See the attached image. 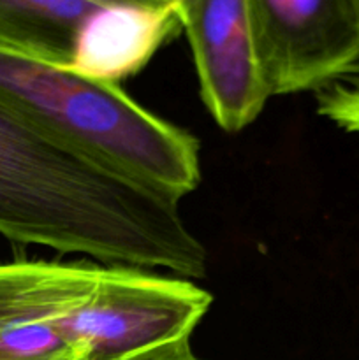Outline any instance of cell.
<instances>
[{
  "label": "cell",
  "mask_w": 359,
  "mask_h": 360,
  "mask_svg": "<svg viewBox=\"0 0 359 360\" xmlns=\"http://www.w3.org/2000/svg\"><path fill=\"white\" fill-rule=\"evenodd\" d=\"M211 301L187 278L83 262L73 329L90 360H130L189 341Z\"/></svg>",
  "instance_id": "cell-3"
},
{
  "label": "cell",
  "mask_w": 359,
  "mask_h": 360,
  "mask_svg": "<svg viewBox=\"0 0 359 360\" xmlns=\"http://www.w3.org/2000/svg\"><path fill=\"white\" fill-rule=\"evenodd\" d=\"M180 30L182 14L169 2L102 4L81 23L69 69L118 84L144 69Z\"/></svg>",
  "instance_id": "cell-7"
},
{
  "label": "cell",
  "mask_w": 359,
  "mask_h": 360,
  "mask_svg": "<svg viewBox=\"0 0 359 360\" xmlns=\"http://www.w3.org/2000/svg\"><path fill=\"white\" fill-rule=\"evenodd\" d=\"M130 360H203L194 354L192 347L189 341H180V343L169 345V347L160 348V350L150 352L141 357L130 359Z\"/></svg>",
  "instance_id": "cell-10"
},
{
  "label": "cell",
  "mask_w": 359,
  "mask_h": 360,
  "mask_svg": "<svg viewBox=\"0 0 359 360\" xmlns=\"http://www.w3.org/2000/svg\"><path fill=\"white\" fill-rule=\"evenodd\" d=\"M164 2H168V0H164Z\"/></svg>",
  "instance_id": "cell-14"
},
{
  "label": "cell",
  "mask_w": 359,
  "mask_h": 360,
  "mask_svg": "<svg viewBox=\"0 0 359 360\" xmlns=\"http://www.w3.org/2000/svg\"><path fill=\"white\" fill-rule=\"evenodd\" d=\"M97 4H115V2H164V0H94Z\"/></svg>",
  "instance_id": "cell-12"
},
{
  "label": "cell",
  "mask_w": 359,
  "mask_h": 360,
  "mask_svg": "<svg viewBox=\"0 0 359 360\" xmlns=\"http://www.w3.org/2000/svg\"><path fill=\"white\" fill-rule=\"evenodd\" d=\"M271 97L322 90L359 63L358 0H246Z\"/></svg>",
  "instance_id": "cell-4"
},
{
  "label": "cell",
  "mask_w": 359,
  "mask_h": 360,
  "mask_svg": "<svg viewBox=\"0 0 359 360\" xmlns=\"http://www.w3.org/2000/svg\"><path fill=\"white\" fill-rule=\"evenodd\" d=\"M358 7H359V0H358ZM354 74H359V63H358V65H355V70H354Z\"/></svg>",
  "instance_id": "cell-13"
},
{
  "label": "cell",
  "mask_w": 359,
  "mask_h": 360,
  "mask_svg": "<svg viewBox=\"0 0 359 360\" xmlns=\"http://www.w3.org/2000/svg\"><path fill=\"white\" fill-rule=\"evenodd\" d=\"M81 266L0 264V360H90L73 329Z\"/></svg>",
  "instance_id": "cell-6"
},
{
  "label": "cell",
  "mask_w": 359,
  "mask_h": 360,
  "mask_svg": "<svg viewBox=\"0 0 359 360\" xmlns=\"http://www.w3.org/2000/svg\"><path fill=\"white\" fill-rule=\"evenodd\" d=\"M317 112L338 129L359 134V76L338 79L317 91Z\"/></svg>",
  "instance_id": "cell-9"
},
{
  "label": "cell",
  "mask_w": 359,
  "mask_h": 360,
  "mask_svg": "<svg viewBox=\"0 0 359 360\" xmlns=\"http://www.w3.org/2000/svg\"><path fill=\"white\" fill-rule=\"evenodd\" d=\"M0 102L92 160L182 200L201 183L199 143L120 84L0 48Z\"/></svg>",
  "instance_id": "cell-2"
},
{
  "label": "cell",
  "mask_w": 359,
  "mask_h": 360,
  "mask_svg": "<svg viewBox=\"0 0 359 360\" xmlns=\"http://www.w3.org/2000/svg\"><path fill=\"white\" fill-rule=\"evenodd\" d=\"M94 0H0V48L69 67Z\"/></svg>",
  "instance_id": "cell-8"
},
{
  "label": "cell",
  "mask_w": 359,
  "mask_h": 360,
  "mask_svg": "<svg viewBox=\"0 0 359 360\" xmlns=\"http://www.w3.org/2000/svg\"><path fill=\"white\" fill-rule=\"evenodd\" d=\"M0 234L102 264L169 269L189 227L178 200L92 160L0 102Z\"/></svg>",
  "instance_id": "cell-1"
},
{
  "label": "cell",
  "mask_w": 359,
  "mask_h": 360,
  "mask_svg": "<svg viewBox=\"0 0 359 360\" xmlns=\"http://www.w3.org/2000/svg\"><path fill=\"white\" fill-rule=\"evenodd\" d=\"M201 97L218 127L239 132L271 95L264 81L246 0H196L183 14Z\"/></svg>",
  "instance_id": "cell-5"
},
{
  "label": "cell",
  "mask_w": 359,
  "mask_h": 360,
  "mask_svg": "<svg viewBox=\"0 0 359 360\" xmlns=\"http://www.w3.org/2000/svg\"><path fill=\"white\" fill-rule=\"evenodd\" d=\"M168 2L172 4V6L180 11V14H182V21H183V14L190 9V6H192L196 0H168Z\"/></svg>",
  "instance_id": "cell-11"
}]
</instances>
